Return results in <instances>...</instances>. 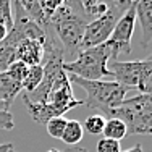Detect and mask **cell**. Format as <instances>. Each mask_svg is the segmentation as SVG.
I'll return each instance as SVG.
<instances>
[{
	"label": "cell",
	"instance_id": "obj_1",
	"mask_svg": "<svg viewBox=\"0 0 152 152\" xmlns=\"http://www.w3.org/2000/svg\"><path fill=\"white\" fill-rule=\"evenodd\" d=\"M89 21L91 18L84 10H76L66 5H61L52 15L49 20V26L52 28L63 49V57H78V53L83 50L81 42Z\"/></svg>",
	"mask_w": 152,
	"mask_h": 152
},
{
	"label": "cell",
	"instance_id": "obj_2",
	"mask_svg": "<svg viewBox=\"0 0 152 152\" xmlns=\"http://www.w3.org/2000/svg\"><path fill=\"white\" fill-rule=\"evenodd\" d=\"M118 52L110 42L102 45L84 49L78 53L75 60L63 61V71L88 81H99L102 78H112L108 70V61L117 60Z\"/></svg>",
	"mask_w": 152,
	"mask_h": 152
},
{
	"label": "cell",
	"instance_id": "obj_3",
	"mask_svg": "<svg viewBox=\"0 0 152 152\" xmlns=\"http://www.w3.org/2000/svg\"><path fill=\"white\" fill-rule=\"evenodd\" d=\"M68 79L86 92V100H83V105L91 110H97L102 117H105L110 110L120 107L125 100L126 92L129 91L128 88L118 84L117 81H104V79L88 81L73 75H68Z\"/></svg>",
	"mask_w": 152,
	"mask_h": 152
},
{
	"label": "cell",
	"instance_id": "obj_4",
	"mask_svg": "<svg viewBox=\"0 0 152 152\" xmlns=\"http://www.w3.org/2000/svg\"><path fill=\"white\" fill-rule=\"evenodd\" d=\"M79 105H83V100L75 99L68 75L65 71H61L58 78L55 79V83H53L52 89H50L47 102L37 104V105H26V108L36 123L45 125L50 118L63 117L66 112Z\"/></svg>",
	"mask_w": 152,
	"mask_h": 152
},
{
	"label": "cell",
	"instance_id": "obj_5",
	"mask_svg": "<svg viewBox=\"0 0 152 152\" xmlns=\"http://www.w3.org/2000/svg\"><path fill=\"white\" fill-rule=\"evenodd\" d=\"M13 8V24L12 29L8 31L5 41L0 45H10L15 47L20 44L21 41H26V39H37V41H44L47 29H44L42 26H39L34 20H31L29 15L24 12V8L21 7L20 0H13L12 3Z\"/></svg>",
	"mask_w": 152,
	"mask_h": 152
},
{
	"label": "cell",
	"instance_id": "obj_6",
	"mask_svg": "<svg viewBox=\"0 0 152 152\" xmlns=\"http://www.w3.org/2000/svg\"><path fill=\"white\" fill-rule=\"evenodd\" d=\"M120 18H121V13L115 12V10H107L105 15L91 20L86 26L84 36H83L81 49L84 50V49H91V47L105 44Z\"/></svg>",
	"mask_w": 152,
	"mask_h": 152
},
{
	"label": "cell",
	"instance_id": "obj_7",
	"mask_svg": "<svg viewBox=\"0 0 152 152\" xmlns=\"http://www.w3.org/2000/svg\"><path fill=\"white\" fill-rule=\"evenodd\" d=\"M134 23H136V2L133 0L129 8L117 21L110 37H108V42L117 49L118 55L120 53L128 55L131 52V39H133V32H134Z\"/></svg>",
	"mask_w": 152,
	"mask_h": 152
},
{
	"label": "cell",
	"instance_id": "obj_8",
	"mask_svg": "<svg viewBox=\"0 0 152 152\" xmlns=\"http://www.w3.org/2000/svg\"><path fill=\"white\" fill-rule=\"evenodd\" d=\"M108 70L112 73L113 81L118 84L131 89L137 88V83L141 78V70H142V60H133V61H120V60H112L108 65Z\"/></svg>",
	"mask_w": 152,
	"mask_h": 152
},
{
	"label": "cell",
	"instance_id": "obj_9",
	"mask_svg": "<svg viewBox=\"0 0 152 152\" xmlns=\"http://www.w3.org/2000/svg\"><path fill=\"white\" fill-rule=\"evenodd\" d=\"M15 60L24 63L26 66L42 65L44 60V44L37 39H26L21 41L15 49Z\"/></svg>",
	"mask_w": 152,
	"mask_h": 152
},
{
	"label": "cell",
	"instance_id": "obj_10",
	"mask_svg": "<svg viewBox=\"0 0 152 152\" xmlns=\"http://www.w3.org/2000/svg\"><path fill=\"white\" fill-rule=\"evenodd\" d=\"M136 18L141 23V45L146 49L152 41V0H134Z\"/></svg>",
	"mask_w": 152,
	"mask_h": 152
},
{
	"label": "cell",
	"instance_id": "obj_11",
	"mask_svg": "<svg viewBox=\"0 0 152 152\" xmlns=\"http://www.w3.org/2000/svg\"><path fill=\"white\" fill-rule=\"evenodd\" d=\"M20 92H23V86L21 83L15 81L8 73H0V100L10 108L13 104V100L20 96Z\"/></svg>",
	"mask_w": 152,
	"mask_h": 152
},
{
	"label": "cell",
	"instance_id": "obj_12",
	"mask_svg": "<svg viewBox=\"0 0 152 152\" xmlns=\"http://www.w3.org/2000/svg\"><path fill=\"white\" fill-rule=\"evenodd\" d=\"M83 136H84V129H83L81 123L78 120H66V126H65L60 139L68 146H76L78 142H81Z\"/></svg>",
	"mask_w": 152,
	"mask_h": 152
},
{
	"label": "cell",
	"instance_id": "obj_13",
	"mask_svg": "<svg viewBox=\"0 0 152 152\" xmlns=\"http://www.w3.org/2000/svg\"><path fill=\"white\" fill-rule=\"evenodd\" d=\"M102 134L104 137H108V139L121 141L125 136H128V129H126L125 123L121 120H118V118H107Z\"/></svg>",
	"mask_w": 152,
	"mask_h": 152
},
{
	"label": "cell",
	"instance_id": "obj_14",
	"mask_svg": "<svg viewBox=\"0 0 152 152\" xmlns=\"http://www.w3.org/2000/svg\"><path fill=\"white\" fill-rule=\"evenodd\" d=\"M136 91L139 94H152V55L142 58V70Z\"/></svg>",
	"mask_w": 152,
	"mask_h": 152
},
{
	"label": "cell",
	"instance_id": "obj_15",
	"mask_svg": "<svg viewBox=\"0 0 152 152\" xmlns=\"http://www.w3.org/2000/svg\"><path fill=\"white\" fill-rule=\"evenodd\" d=\"M42 76H44V68H42V65H34V66L28 68V73H26V76H24L23 83H21L23 92L28 94V92L34 91V89L41 84Z\"/></svg>",
	"mask_w": 152,
	"mask_h": 152
},
{
	"label": "cell",
	"instance_id": "obj_16",
	"mask_svg": "<svg viewBox=\"0 0 152 152\" xmlns=\"http://www.w3.org/2000/svg\"><path fill=\"white\" fill-rule=\"evenodd\" d=\"M21 7L24 8V12L29 15L31 20H34L39 26H42L44 29L49 28V21L45 20L44 13H42V8L39 5V0H20Z\"/></svg>",
	"mask_w": 152,
	"mask_h": 152
},
{
	"label": "cell",
	"instance_id": "obj_17",
	"mask_svg": "<svg viewBox=\"0 0 152 152\" xmlns=\"http://www.w3.org/2000/svg\"><path fill=\"white\" fill-rule=\"evenodd\" d=\"M66 126V118L65 117H55V118H50L49 121L45 123V129L52 137L55 139H60L61 134H63V129Z\"/></svg>",
	"mask_w": 152,
	"mask_h": 152
},
{
	"label": "cell",
	"instance_id": "obj_18",
	"mask_svg": "<svg viewBox=\"0 0 152 152\" xmlns=\"http://www.w3.org/2000/svg\"><path fill=\"white\" fill-rule=\"evenodd\" d=\"M104 125H105V118H104L102 115L97 113V115H91V117L86 118L83 129L89 131L91 134H102V131H104Z\"/></svg>",
	"mask_w": 152,
	"mask_h": 152
},
{
	"label": "cell",
	"instance_id": "obj_19",
	"mask_svg": "<svg viewBox=\"0 0 152 152\" xmlns=\"http://www.w3.org/2000/svg\"><path fill=\"white\" fill-rule=\"evenodd\" d=\"M13 0H0V23L7 28L12 29L13 24V8H12Z\"/></svg>",
	"mask_w": 152,
	"mask_h": 152
},
{
	"label": "cell",
	"instance_id": "obj_20",
	"mask_svg": "<svg viewBox=\"0 0 152 152\" xmlns=\"http://www.w3.org/2000/svg\"><path fill=\"white\" fill-rule=\"evenodd\" d=\"M13 61H15V47L0 45V73H5Z\"/></svg>",
	"mask_w": 152,
	"mask_h": 152
},
{
	"label": "cell",
	"instance_id": "obj_21",
	"mask_svg": "<svg viewBox=\"0 0 152 152\" xmlns=\"http://www.w3.org/2000/svg\"><path fill=\"white\" fill-rule=\"evenodd\" d=\"M128 104H134L147 113H152V94H136L134 97L125 99Z\"/></svg>",
	"mask_w": 152,
	"mask_h": 152
},
{
	"label": "cell",
	"instance_id": "obj_22",
	"mask_svg": "<svg viewBox=\"0 0 152 152\" xmlns=\"http://www.w3.org/2000/svg\"><path fill=\"white\" fill-rule=\"evenodd\" d=\"M28 68H29V66H26L24 63H21V61L15 60V61H13V63L8 66V68H7V73L12 76V78L15 79V81L23 83L24 76H26V73H28Z\"/></svg>",
	"mask_w": 152,
	"mask_h": 152
},
{
	"label": "cell",
	"instance_id": "obj_23",
	"mask_svg": "<svg viewBox=\"0 0 152 152\" xmlns=\"http://www.w3.org/2000/svg\"><path fill=\"white\" fill-rule=\"evenodd\" d=\"M63 3H65V0H39V5H41L42 13H44L47 21L52 18V15L63 5Z\"/></svg>",
	"mask_w": 152,
	"mask_h": 152
},
{
	"label": "cell",
	"instance_id": "obj_24",
	"mask_svg": "<svg viewBox=\"0 0 152 152\" xmlns=\"http://www.w3.org/2000/svg\"><path fill=\"white\" fill-rule=\"evenodd\" d=\"M97 152H121V144L120 141L102 137L100 141H97Z\"/></svg>",
	"mask_w": 152,
	"mask_h": 152
},
{
	"label": "cell",
	"instance_id": "obj_25",
	"mask_svg": "<svg viewBox=\"0 0 152 152\" xmlns=\"http://www.w3.org/2000/svg\"><path fill=\"white\" fill-rule=\"evenodd\" d=\"M100 2L105 3L108 10H115V12H118V13L123 15V13L129 8V5L133 3V0H100Z\"/></svg>",
	"mask_w": 152,
	"mask_h": 152
},
{
	"label": "cell",
	"instance_id": "obj_26",
	"mask_svg": "<svg viewBox=\"0 0 152 152\" xmlns=\"http://www.w3.org/2000/svg\"><path fill=\"white\" fill-rule=\"evenodd\" d=\"M15 128V121H13V115L8 110H0V129L3 131H10Z\"/></svg>",
	"mask_w": 152,
	"mask_h": 152
},
{
	"label": "cell",
	"instance_id": "obj_27",
	"mask_svg": "<svg viewBox=\"0 0 152 152\" xmlns=\"http://www.w3.org/2000/svg\"><path fill=\"white\" fill-rule=\"evenodd\" d=\"M79 3H81V7L84 8V12L88 13L89 10L96 5V3H99V0H79Z\"/></svg>",
	"mask_w": 152,
	"mask_h": 152
},
{
	"label": "cell",
	"instance_id": "obj_28",
	"mask_svg": "<svg viewBox=\"0 0 152 152\" xmlns=\"http://www.w3.org/2000/svg\"><path fill=\"white\" fill-rule=\"evenodd\" d=\"M63 5L71 7V8H76V10H84V8L81 7V3H79V0H65Z\"/></svg>",
	"mask_w": 152,
	"mask_h": 152
},
{
	"label": "cell",
	"instance_id": "obj_29",
	"mask_svg": "<svg viewBox=\"0 0 152 152\" xmlns=\"http://www.w3.org/2000/svg\"><path fill=\"white\" fill-rule=\"evenodd\" d=\"M61 152H89V151L84 149V147H79V146H68L66 149Z\"/></svg>",
	"mask_w": 152,
	"mask_h": 152
},
{
	"label": "cell",
	"instance_id": "obj_30",
	"mask_svg": "<svg viewBox=\"0 0 152 152\" xmlns=\"http://www.w3.org/2000/svg\"><path fill=\"white\" fill-rule=\"evenodd\" d=\"M7 34H8V29H7L5 26H3L2 23H0V44H2L3 41H5V37H7Z\"/></svg>",
	"mask_w": 152,
	"mask_h": 152
},
{
	"label": "cell",
	"instance_id": "obj_31",
	"mask_svg": "<svg viewBox=\"0 0 152 152\" xmlns=\"http://www.w3.org/2000/svg\"><path fill=\"white\" fill-rule=\"evenodd\" d=\"M121 152H142V146H141V144H136V146L129 147V149H126V151H121Z\"/></svg>",
	"mask_w": 152,
	"mask_h": 152
},
{
	"label": "cell",
	"instance_id": "obj_32",
	"mask_svg": "<svg viewBox=\"0 0 152 152\" xmlns=\"http://www.w3.org/2000/svg\"><path fill=\"white\" fill-rule=\"evenodd\" d=\"M13 149V144L7 142V144H0V152H8Z\"/></svg>",
	"mask_w": 152,
	"mask_h": 152
},
{
	"label": "cell",
	"instance_id": "obj_33",
	"mask_svg": "<svg viewBox=\"0 0 152 152\" xmlns=\"http://www.w3.org/2000/svg\"><path fill=\"white\" fill-rule=\"evenodd\" d=\"M0 110H8V112H10V108H8V107H7V105H5V104H3V102H2V100H0Z\"/></svg>",
	"mask_w": 152,
	"mask_h": 152
},
{
	"label": "cell",
	"instance_id": "obj_34",
	"mask_svg": "<svg viewBox=\"0 0 152 152\" xmlns=\"http://www.w3.org/2000/svg\"><path fill=\"white\" fill-rule=\"evenodd\" d=\"M47 152H61V151H58V149H49Z\"/></svg>",
	"mask_w": 152,
	"mask_h": 152
},
{
	"label": "cell",
	"instance_id": "obj_35",
	"mask_svg": "<svg viewBox=\"0 0 152 152\" xmlns=\"http://www.w3.org/2000/svg\"><path fill=\"white\" fill-rule=\"evenodd\" d=\"M8 152H16V151H15V149H12V151H8Z\"/></svg>",
	"mask_w": 152,
	"mask_h": 152
}]
</instances>
